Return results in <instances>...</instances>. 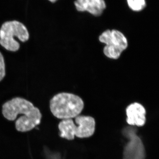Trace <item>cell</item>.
<instances>
[{
  "label": "cell",
  "instance_id": "obj_1",
  "mask_svg": "<svg viewBox=\"0 0 159 159\" xmlns=\"http://www.w3.org/2000/svg\"><path fill=\"white\" fill-rule=\"evenodd\" d=\"M2 113L7 120L13 121L21 115L15 122L16 130L27 132L39 125L41 121V113L32 102L27 99L16 97L3 104Z\"/></svg>",
  "mask_w": 159,
  "mask_h": 159
},
{
  "label": "cell",
  "instance_id": "obj_2",
  "mask_svg": "<svg viewBox=\"0 0 159 159\" xmlns=\"http://www.w3.org/2000/svg\"><path fill=\"white\" fill-rule=\"evenodd\" d=\"M50 110L58 119H72L80 115L84 107V102L79 96L68 93L56 94L50 102Z\"/></svg>",
  "mask_w": 159,
  "mask_h": 159
},
{
  "label": "cell",
  "instance_id": "obj_3",
  "mask_svg": "<svg viewBox=\"0 0 159 159\" xmlns=\"http://www.w3.org/2000/svg\"><path fill=\"white\" fill-rule=\"evenodd\" d=\"M73 119H64L58 124L60 136L68 140H72L75 137L80 139L87 138L93 135L96 128L95 119L89 116L79 115Z\"/></svg>",
  "mask_w": 159,
  "mask_h": 159
},
{
  "label": "cell",
  "instance_id": "obj_4",
  "mask_svg": "<svg viewBox=\"0 0 159 159\" xmlns=\"http://www.w3.org/2000/svg\"><path fill=\"white\" fill-rule=\"evenodd\" d=\"M15 38L23 42L29 39V32L26 26L16 20L4 23L0 29V44L7 51H18L20 44L16 40Z\"/></svg>",
  "mask_w": 159,
  "mask_h": 159
},
{
  "label": "cell",
  "instance_id": "obj_5",
  "mask_svg": "<svg viewBox=\"0 0 159 159\" xmlns=\"http://www.w3.org/2000/svg\"><path fill=\"white\" fill-rule=\"evenodd\" d=\"M99 39L100 42L105 44L103 53L110 59H118L128 46L127 38L117 29H107L99 35Z\"/></svg>",
  "mask_w": 159,
  "mask_h": 159
},
{
  "label": "cell",
  "instance_id": "obj_6",
  "mask_svg": "<svg viewBox=\"0 0 159 159\" xmlns=\"http://www.w3.org/2000/svg\"><path fill=\"white\" fill-rule=\"evenodd\" d=\"M133 127H126L122 131L123 135L129 139L123 151V159H145V147L142 139Z\"/></svg>",
  "mask_w": 159,
  "mask_h": 159
},
{
  "label": "cell",
  "instance_id": "obj_7",
  "mask_svg": "<svg viewBox=\"0 0 159 159\" xmlns=\"http://www.w3.org/2000/svg\"><path fill=\"white\" fill-rule=\"evenodd\" d=\"M126 122L131 126L142 127L146 123V109L139 102L131 103L126 108Z\"/></svg>",
  "mask_w": 159,
  "mask_h": 159
},
{
  "label": "cell",
  "instance_id": "obj_8",
  "mask_svg": "<svg viewBox=\"0 0 159 159\" xmlns=\"http://www.w3.org/2000/svg\"><path fill=\"white\" fill-rule=\"evenodd\" d=\"M74 6L79 12H87L95 17H99L106 8L104 0H76Z\"/></svg>",
  "mask_w": 159,
  "mask_h": 159
},
{
  "label": "cell",
  "instance_id": "obj_9",
  "mask_svg": "<svg viewBox=\"0 0 159 159\" xmlns=\"http://www.w3.org/2000/svg\"><path fill=\"white\" fill-rule=\"evenodd\" d=\"M128 8L132 11L140 12L144 11L146 7V0H126Z\"/></svg>",
  "mask_w": 159,
  "mask_h": 159
},
{
  "label": "cell",
  "instance_id": "obj_10",
  "mask_svg": "<svg viewBox=\"0 0 159 159\" xmlns=\"http://www.w3.org/2000/svg\"><path fill=\"white\" fill-rule=\"evenodd\" d=\"M6 66L2 54L0 52V81L6 76Z\"/></svg>",
  "mask_w": 159,
  "mask_h": 159
},
{
  "label": "cell",
  "instance_id": "obj_11",
  "mask_svg": "<svg viewBox=\"0 0 159 159\" xmlns=\"http://www.w3.org/2000/svg\"><path fill=\"white\" fill-rule=\"evenodd\" d=\"M48 1L49 2H50L54 4V3H56V2H57L58 0H48Z\"/></svg>",
  "mask_w": 159,
  "mask_h": 159
}]
</instances>
